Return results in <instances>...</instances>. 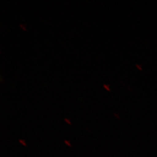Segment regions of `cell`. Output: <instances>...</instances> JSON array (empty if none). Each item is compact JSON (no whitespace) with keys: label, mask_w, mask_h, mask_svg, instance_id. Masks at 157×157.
Listing matches in <instances>:
<instances>
[{"label":"cell","mask_w":157,"mask_h":157,"mask_svg":"<svg viewBox=\"0 0 157 157\" xmlns=\"http://www.w3.org/2000/svg\"><path fill=\"white\" fill-rule=\"evenodd\" d=\"M20 26H21V28H23V29H24V30H26V28L25 27H24V26H24V24H20Z\"/></svg>","instance_id":"1"},{"label":"cell","mask_w":157,"mask_h":157,"mask_svg":"<svg viewBox=\"0 0 157 157\" xmlns=\"http://www.w3.org/2000/svg\"><path fill=\"white\" fill-rule=\"evenodd\" d=\"M104 86L106 88V90H110V89H109V86H108V85H104Z\"/></svg>","instance_id":"2"},{"label":"cell","mask_w":157,"mask_h":157,"mask_svg":"<svg viewBox=\"0 0 157 157\" xmlns=\"http://www.w3.org/2000/svg\"><path fill=\"white\" fill-rule=\"evenodd\" d=\"M64 121H65L66 122H67V123L70 124V119H64Z\"/></svg>","instance_id":"3"},{"label":"cell","mask_w":157,"mask_h":157,"mask_svg":"<svg viewBox=\"0 0 157 157\" xmlns=\"http://www.w3.org/2000/svg\"><path fill=\"white\" fill-rule=\"evenodd\" d=\"M114 115H115V116H116V117L118 118V119H119V118H120V117L119 116V115H118V114H117V113H115Z\"/></svg>","instance_id":"4"}]
</instances>
